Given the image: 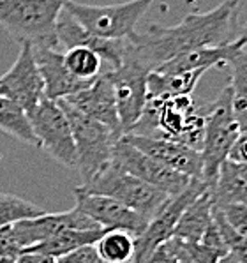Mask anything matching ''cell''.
Instances as JSON below:
<instances>
[{"label": "cell", "instance_id": "1", "mask_svg": "<svg viewBox=\"0 0 247 263\" xmlns=\"http://www.w3.org/2000/svg\"><path fill=\"white\" fill-rule=\"evenodd\" d=\"M240 0H224L206 13H191L173 27L148 25L129 37V55L148 71L180 53L237 41Z\"/></svg>", "mask_w": 247, "mask_h": 263}, {"label": "cell", "instance_id": "2", "mask_svg": "<svg viewBox=\"0 0 247 263\" xmlns=\"http://www.w3.org/2000/svg\"><path fill=\"white\" fill-rule=\"evenodd\" d=\"M205 129V106H198L191 96L148 99L143 115L127 135L164 138L201 151Z\"/></svg>", "mask_w": 247, "mask_h": 263}, {"label": "cell", "instance_id": "3", "mask_svg": "<svg viewBox=\"0 0 247 263\" xmlns=\"http://www.w3.org/2000/svg\"><path fill=\"white\" fill-rule=\"evenodd\" d=\"M69 0H0V25L16 41L60 48L55 25Z\"/></svg>", "mask_w": 247, "mask_h": 263}, {"label": "cell", "instance_id": "4", "mask_svg": "<svg viewBox=\"0 0 247 263\" xmlns=\"http://www.w3.org/2000/svg\"><path fill=\"white\" fill-rule=\"evenodd\" d=\"M240 135L232 108V90L230 85L216 97V101L205 104V129L201 140V180L208 189L216 184L219 168L222 166L235 140Z\"/></svg>", "mask_w": 247, "mask_h": 263}, {"label": "cell", "instance_id": "5", "mask_svg": "<svg viewBox=\"0 0 247 263\" xmlns=\"http://www.w3.org/2000/svg\"><path fill=\"white\" fill-rule=\"evenodd\" d=\"M56 103L71 124L76 147V170L82 177V184H87L111 164L113 148L122 136L111 131L108 125L85 117L83 113L69 106L66 101L59 99Z\"/></svg>", "mask_w": 247, "mask_h": 263}, {"label": "cell", "instance_id": "6", "mask_svg": "<svg viewBox=\"0 0 247 263\" xmlns=\"http://www.w3.org/2000/svg\"><path fill=\"white\" fill-rule=\"evenodd\" d=\"M74 191L113 198L148 221L156 217L172 200L168 194L122 172L113 163L104 168L99 175H96L90 182L80 184Z\"/></svg>", "mask_w": 247, "mask_h": 263}, {"label": "cell", "instance_id": "7", "mask_svg": "<svg viewBox=\"0 0 247 263\" xmlns=\"http://www.w3.org/2000/svg\"><path fill=\"white\" fill-rule=\"evenodd\" d=\"M154 0H129L111 6H90L69 0L66 9L85 30L101 39H129Z\"/></svg>", "mask_w": 247, "mask_h": 263}, {"label": "cell", "instance_id": "8", "mask_svg": "<svg viewBox=\"0 0 247 263\" xmlns=\"http://www.w3.org/2000/svg\"><path fill=\"white\" fill-rule=\"evenodd\" d=\"M28 115L39 148L66 168H76V147L66 113L56 101L44 99Z\"/></svg>", "mask_w": 247, "mask_h": 263}, {"label": "cell", "instance_id": "9", "mask_svg": "<svg viewBox=\"0 0 247 263\" xmlns=\"http://www.w3.org/2000/svg\"><path fill=\"white\" fill-rule=\"evenodd\" d=\"M110 74L113 92H115L117 113H119L122 136L127 135L143 115L148 103L147 78L148 71L141 62L127 53L122 66L117 69H106Z\"/></svg>", "mask_w": 247, "mask_h": 263}, {"label": "cell", "instance_id": "10", "mask_svg": "<svg viewBox=\"0 0 247 263\" xmlns=\"http://www.w3.org/2000/svg\"><path fill=\"white\" fill-rule=\"evenodd\" d=\"M111 163L115 166H119L122 172L143 180L145 184L159 189L164 194H168L169 198H175L182 194L187 189L189 182H191L189 177L163 166L156 159H152L147 154L138 151L136 147L129 145L122 138L117 141L115 148H113Z\"/></svg>", "mask_w": 247, "mask_h": 263}, {"label": "cell", "instance_id": "11", "mask_svg": "<svg viewBox=\"0 0 247 263\" xmlns=\"http://www.w3.org/2000/svg\"><path fill=\"white\" fill-rule=\"evenodd\" d=\"M205 191H208V185L203 180L191 179L184 193L172 198L166 203V207L148 221L145 232L140 237H136V253L132 263H143L159 246L168 242L173 237V232H175V226L180 219L182 212Z\"/></svg>", "mask_w": 247, "mask_h": 263}, {"label": "cell", "instance_id": "12", "mask_svg": "<svg viewBox=\"0 0 247 263\" xmlns=\"http://www.w3.org/2000/svg\"><path fill=\"white\" fill-rule=\"evenodd\" d=\"M0 96L14 101L27 113L46 97L43 76L37 69L30 44H20V53L14 64L6 74L0 76Z\"/></svg>", "mask_w": 247, "mask_h": 263}, {"label": "cell", "instance_id": "13", "mask_svg": "<svg viewBox=\"0 0 247 263\" xmlns=\"http://www.w3.org/2000/svg\"><path fill=\"white\" fill-rule=\"evenodd\" d=\"M67 230H103L99 224H96L87 214H83L78 207H72L66 212L56 214H43L34 219H25L13 224L14 237L18 240L22 251H25L32 246H37L44 240L56 237L59 233H64Z\"/></svg>", "mask_w": 247, "mask_h": 263}, {"label": "cell", "instance_id": "14", "mask_svg": "<svg viewBox=\"0 0 247 263\" xmlns=\"http://www.w3.org/2000/svg\"><path fill=\"white\" fill-rule=\"evenodd\" d=\"M55 34L59 46L66 50H71L74 46H85L96 51L103 59V62L111 69L122 66L124 59L129 53V39H119V41H110V39H101L97 35L87 32L85 28L71 16V13L64 7L56 18Z\"/></svg>", "mask_w": 247, "mask_h": 263}, {"label": "cell", "instance_id": "15", "mask_svg": "<svg viewBox=\"0 0 247 263\" xmlns=\"http://www.w3.org/2000/svg\"><path fill=\"white\" fill-rule=\"evenodd\" d=\"M74 196L76 207L83 214H87L104 232L122 230V232L132 233L135 237H140L148 224V219H145L143 216L127 209L120 201L113 200V198L101 196V194H87L80 191H74Z\"/></svg>", "mask_w": 247, "mask_h": 263}, {"label": "cell", "instance_id": "16", "mask_svg": "<svg viewBox=\"0 0 247 263\" xmlns=\"http://www.w3.org/2000/svg\"><path fill=\"white\" fill-rule=\"evenodd\" d=\"M122 140L173 172H179L189 179H201V172H203L201 156L200 152L187 145L164 138H150V136L138 135H124Z\"/></svg>", "mask_w": 247, "mask_h": 263}, {"label": "cell", "instance_id": "17", "mask_svg": "<svg viewBox=\"0 0 247 263\" xmlns=\"http://www.w3.org/2000/svg\"><path fill=\"white\" fill-rule=\"evenodd\" d=\"M62 101H66L69 106L83 113L85 117L108 125L111 131L122 136V127H120L119 113H117L115 92H113V85L108 71L101 72L92 82L90 87L83 88V90L69 97H64Z\"/></svg>", "mask_w": 247, "mask_h": 263}, {"label": "cell", "instance_id": "18", "mask_svg": "<svg viewBox=\"0 0 247 263\" xmlns=\"http://www.w3.org/2000/svg\"><path fill=\"white\" fill-rule=\"evenodd\" d=\"M37 69L43 76L44 82V94L46 99L59 101L64 97H69L83 88L90 87L92 82H83L72 76L64 64V51L60 48L50 46H32Z\"/></svg>", "mask_w": 247, "mask_h": 263}, {"label": "cell", "instance_id": "19", "mask_svg": "<svg viewBox=\"0 0 247 263\" xmlns=\"http://www.w3.org/2000/svg\"><path fill=\"white\" fill-rule=\"evenodd\" d=\"M240 51V46L235 43L226 44V46H216V48H200L187 53H180L173 57L172 60L161 64L156 72H180V71H194L203 69L208 71L212 67H228L232 59Z\"/></svg>", "mask_w": 247, "mask_h": 263}, {"label": "cell", "instance_id": "20", "mask_svg": "<svg viewBox=\"0 0 247 263\" xmlns=\"http://www.w3.org/2000/svg\"><path fill=\"white\" fill-rule=\"evenodd\" d=\"M212 222L214 200L210 191H205L182 212L172 238H179V240L189 242V244H198Z\"/></svg>", "mask_w": 247, "mask_h": 263}, {"label": "cell", "instance_id": "21", "mask_svg": "<svg viewBox=\"0 0 247 263\" xmlns=\"http://www.w3.org/2000/svg\"><path fill=\"white\" fill-rule=\"evenodd\" d=\"M216 207L232 203L247 205V166L224 161L219 168V175L208 189Z\"/></svg>", "mask_w": 247, "mask_h": 263}, {"label": "cell", "instance_id": "22", "mask_svg": "<svg viewBox=\"0 0 247 263\" xmlns=\"http://www.w3.org/2000/svg\"><path fill=\"white\" fill-rule=\"evenodd\" d=\"M206 71H180V72H148L147 87L148 99L156 97H173V96H191L196 88L200 78Z\"/></svg>", "mask_w": 247, "mask_h": 263}, {"label": "cell", "instance_id": "23", "mask_svg": "<svg viewBox=\"0 0 247 263\" xmlns=\"http://www.w3.org/2000/svg\"><path fill=\"white\" fill-rule=\"evenodd\" d=\"M103 235H104V230H67V232L59 233V235L50 238V240H44L41 244L32 246V248H28L25 251L60 258L64 254H69L80 248H85V246H94Z\"/></svg>", "mask_w": 247, "mask_h": 263}, {"label": "cell", "instance_id": "24", "mask_svg": "<svg viewBox=\"0 0 247 263\" xmlns=\"http://www.w3.org/2000/svg\"><path fill=\"white\" fill-rule=\"evenodd\" d=\"M232 67V108L240 133H247V46H242L240 51L228 64Z\"/></svg>", "mask_w": 247, "mask_h": 263}, {"label": "cell", "instance_id": "25", "mask_svg": "<svg viewBox=\"0 0 247 263\" xmlns=\"http://www.w3.org/2000/svg\"><path fill=\"white\" fill-rule=\"evenodd\" d=\"M96 253L104 263H132L136 253V237L122 230L104 232L94 244Z\"/></svg>", "mask_w": 247, "mask_h": 263}, {"label": "cell", "instance_id": "26", "mask_svg": "<svg viewBox=\"0 0 247 263\" xmlns=\"http://www.w3.org/2000/svg\"><path fill=\"white\" fill-rule=\"evenodd\" d=\"M0 131L27 145L39 147L27 111L20 104H16L14 101L7 99L4 96H0Z\"/></svg>", "mask_w": 247, "mask_h": 263}, {"label": "cell", "instance_id": "27", "mask_svg": "<svg viewBox=\"0 0 247 263\" xmlns=\"http://www.w3.org/2000/svg\"><path fill=\"white\" fill-rule=\"evenodd\" d=\"M64 64L72 76L83 82H92L104 71L103 59L85 46H74L64 51Z\"/></svg>", "mask_w": 247, "mask_h": 263}, {"label": "cell", "instance_id": "28", "mask_svg": "<svg viewBox=\"0 0 247 263\" xmlns=\"http://www.w3.org/2000/svg\"><path fill=\"white\" fill-rule=\"evenodd\" d=\"M46 214V210L32 201H27L16 194L0 193V226L14 224V222L34 219Z\"/></svg>", "mask_w": 247, "mask_h": 263}, {"label": "cell", "instance_id": "29", "mask_svg": "<svg viewBox=\"0 0 247 263\" xmlns=\"http://www.w3.org/2000/svg\"><path fill=\"white\" fill-rule=\"evenodd\" d=\"M198 244H201L205 249H208L210 253H212L216 258H219V260H221V258H224L226 254L230 253L228 246H226L224 238H222L216 222H212V224L208 226V230H206L205 235L201 237V240L198 242Z\"/></svg>", "mask_w": 247, "mask_h": 263}, {"label": "cell", "instance_id": "30", "mask_svg": "<svg viewBox=\"0 0 247 263\" xmlns=\"http://www.w3.org/2000/svg\"><path fill=\"white\" fill-rule=\"evenodd\" d=\"M224 219L230 222L233 230H237L240 235L247 238V205L244 203H232L219 207Z\"/></svg>", "mask_w": 247, "mask_h": 263}, {"label": "cell", "instance_id": "31", "mask_svg": "<svg viewBox=\"0 0 247 263\" xmlns=\"http://www.w3.org/2000/svg\"><path fill=\"white\" fill-rule=\"evenodd\" d=\"M22 248L14 237L13 224L0 226V258H18Z\"/></svg>", "mask_w": 247, "mask_h": 263}, {"label": "cell", "instance_id": "32", "mask_svg": "<svg viewBox=\"0 0 247 263\" xmlns=\"http://www.w3.org/2000/svg\"><path fill=\"white\" fill-rule=\"evenodd\" d=\"M56 263H99V256H97L94 246H85V248L56 258Z\"/></svg>", "mask_w": 247, "mask_h": 263}, {"label": "cell", "instance_id": "33", "mask_svg": "<svg viewBox=\"0 0 247 263\" xmlns=\"http://www.w3.org/2000/svg\"><path fill=\"white\" fill-rule=\"evenodd\" d=\"M226 161L247 166V133H240L238 135V138L235 140V143L230 148L228 159Z\"/></svg>", "mask_w": 247, "mask_h": 263}, {"label": "cell", "instance_id": "34", "mask_svg": "<svg viewBox=\"0 0 247 263\" xmlns=\"http://www.w3.org/2000/svg\"><path fill=\"white\" fill-rule=\"evenodd\" d=\"M18 263H56V258L48 256V254L41 253H30V251H23L20 256L16 258Z\"/></svg>", "mask_w": 247, "mask_h": 263}, {"label": "cell", "instance_id": "35", "mask_svg": "<svg viewBox=\"0 0 247 263\" xmlns=\"http://www.w3.org/2000/svg\"><path fill=\"white\" fill-rule=\"evenodd\" d=\"M235 44L237 46H247V22H245V25L242 27V30H240V34L237 35V41H235Z\"/></svg>", "mask_w": 247, "mask_h": 263}, {"label": "cell", "instance_id": "36", "mask_svg": "<svg viewBox=\"0 0 247 263\" xmlns=\"http://www.w3.org/2000/svg\"><path fill=\"white\" fill-rule=\"evenodd\" d=\"M219 263H242V261L238 260V258L235 256V254L228 253V254H226L224 258H221V260H219Z\"/></svg>", "mask_w": 247, "mask_h": 263}, {"label": "cell", "instance_id": "37", "mask_svg": "<svg viewBox=\"0 0 247 263\" xmlns=\"http://www.w3.org/2000/svg\"><path fill=\"white\" fill-rule=\"evenodd\" d=\"M0 263H18L16 258H0Z\"/></svg>", "mask_w": 247, "mask_h": 263}, {"label": "cell", "instance_id": "38", "mask_svg": "<svg viewBox=\"0 0 247 263\" xmlns=\"http://www.w3.org/2000/svg\"><path fill=\"white\" fill-rule=\"evenodd\" d=\"M99 263H104V261H101V260H99Z\"/></svg>", "mask_w": 247, "mask_h": 263}]
</instances>
